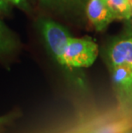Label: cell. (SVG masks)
Masks as SVG:
<instances>
[{
  "mask_svg": "<svg viewBox=\"0 0 132 133\" xmlns=\"http://www.w3.org/2000/svg\"><path fill=\"white\" fill-rule=\"evenodd\" d=\"M98 56V46L90 39L71 38L62 61V65L71 68L91 66Z\"/></svg>",
  "mask_w": 132,
  "mask_h": 133,
  "instance_id": "6da1fadb",
  "label": "cell"
},
{
  "mask_svg": "<svg viewBox=\"0 0 132 133\" xmlns=\"http://www.w3.org/2000/svg\"><path fill=\"white\" fill-rule=\"evenodd\" d=\"M40 28L50 52L61 64L64 51L72 36L65 28L50 19L41 21Z\"/></svg>",
  "mask_w": 132,
  "mask_h": 133,
  "instance_id": "7a4b0ae2",
  "label": "cell"
},
{
  "mask_svg": "<svg viewBox=\"0 0 132 133\" xmlns=\"http://www.w3.org/2000/svg\"><path fill=\"white\" fill-rule=\"evenodd\" d=\"M86 13L92 25L98 31L104 30L113 20H116L107 0H88Z\"/></svg>",
  "mask_w": 132,
  "mask_h": 133,
  "instance_id": "3957f363",
  "label": "cell"
},
{
  "mask_svg": "<svg viewBox=\"0 0 132 133\" xmlns=\"http://www.w3.org/2000/svg\"><path fill=\"white\" fill-rule=\"evenodd\" d=\"M112 67L128 65L132 68V35L117 39L112 44L109 52Z\"/></svg>",
  "mask_w": 132,
  "mask_h": 133,
  "instance_id": "277c9868",
  "label": "cell"
},
{
  "mask_svg": "<svg viewBox=\"0 0 132 133\" xmlns=\"http://www.w3.org/2000/svg\"><path fill=\"white\" fill-rule=\"evenodd\" d=\"M42 6L62 15L78 16L86 11L88 0H39Z\"/></svg>",
  "mask_w": 132,
  "mask_h": 133,
  "instance_id": "5b68a950",
  "label": "cell"
},
{
  "mask_svg": "<svg viewBox=\"0 0 132 133\" xmlns=\"http://www.w3.org/2000/svg\"><path fill=\"white\" fill-rule=\"evenodd\" d=\"M112 80L117 89L132 97V68L128 65L112 67Z\"/></svg>",
  "mask_w": 132,
  "mask_h": 133,
  "instance_id": "8992f818",
  "label": "cell"
},
{
  "mask_svg": "<svg viewBox=\"0 0 132 133\" xmlns=\"http://www.w3.org/2000/svg\"><path fill=\"white\" fill-rule=\"evenodd\" d=\"M116 19L130 20L132 16L130 0H107Z\"/></svg>",
  "mask_w": 132,
  "mask_h": 133,
  "instance_id": "52a82bcc",
  "label": "cell"
},
{
  "mask_svg": "<svg viewBox=\"0 0 132 133\" xmlns=\"http://www.w3.org/2000/svg\"><path fill=\"white\" fill-rule=\"evenodd\" d=\"M125 128L123 125H111L109 127H104L100 131H95L94 133H120Z\"/></svg>",
  "mask_w": 132,
  "mask_h": 133,
  "instance_id": "ba28073f",
  "label": "cell"
},
{
  "mask_svg": "<svg viewBox=\"0 0 132 133\" xmlns=\"http://www.w3.org/2000/svg\"><path fill=\"white\" fill-rule=\"evenodd\" d=\"M11 118H12V115H5L3 116V117H0V130L3 128V126L9 122Z\"/></svg>",
  "mask_w": 132,
  "mask_h": 133,
  "instance_id": "9c48e42d",
  "label": "cell"
},
{
  "mask_svg": "<svg viewBox=\"0 0 132 133\" xmlns=\"http://www.w3.org/2000/svg\"><path fill=\"white\" fill-rule=\"evenodd\" d=\"M3 1H5V2H10L12 4H19L23 1V0H3Z\"/></svg>",
  "mask_w": 132,
  "mask_h": 133,
  "instance_id": "30bf717a",
  "label": "cell"
},
{
  "mask_svg": "<svg viewBox=\"0 0 132 133\" xmlns=\"http://www.w3.org/2000/svg\"><path fill=\"white\" fill-rule=\"evenodd\" d=\"M120 133H132V129H124Z\"/></svg>",
  "mask_w": 132,
  "mask_h": 133,
  "instance_id": "8fae6325",
  "label": "cell"
},
{
  "mask_svg": "<svg viewBox=\"0 0 132 133\" xmlns=\"http://www.w3.org/2000/svg\"><path fill=\"white\" fill-rule=\"evenodd\" d=\"M3 2H4L3 0H0V8H1V7H2V5L4 4V3H3Z\"/></svg>",
  "mask_w": 132,
  "mask_h": 133,
  "instance_id": "7c38bea8",
  "label": "cell"
},
{
  "mask_svg": "<svg viewBox=\"0 0 132 133\" xmlns=\"http://www.w3.org/2000/svg\"><path fill=\"white\" fill-rule=\"evenodd\" d=\"M131 17H132V16H131Z\"/></svg>",
  "mask_w": 132,
  "mask_h": 133,
  "instance_id": "4fadbf2b",
  "label": "cell"
}]
</instances>
